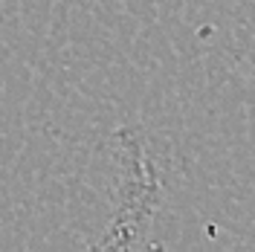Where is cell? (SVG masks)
<instances>
[{
    "label": "cell",
    "mask_w": 255,
    "mask_h": 252,
    "mask_svg": "<svg viewBox=\"0 0 255 252\" xmlns=\"http://www.w3.org/2000/svg\"><path fill=\"white\" fill-rule=\"evenodd\" d=\"M113 212L105 235L93 241L96 250H154L151 238L162 186L154 162L145 154L136 130L122 127L113 136Z\"/></svg>",
    "instance_id": "cell-1"
}]
</instances>
